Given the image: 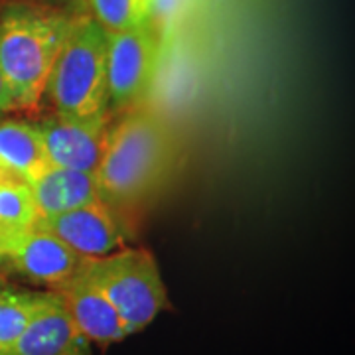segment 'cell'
Here are the masks:
<instances>
[{"mask_svg":"<svg viewBox=\"0 0 355 355\" xmlns=\"http://www.w3.org/2000/svg\"><path fill=\"white\" fill-rule=\"evenodd\" d=\"M71 16L34 2L8 0L0 8V69L16 111H36L53 64L64 48Z\"/></svg>","mask_w":355,"mask_h":355,"instance_id":"cell-1","label":"cell"},{"mask_svg":"<svg viewBox=\"0 0 355 355\" xmlns=\"http://www.w3.org/2000/svg\"><path fill=\"white\" fill-rule=\"evenodd\" d=\"M170 127L153 109L137 105L113 121L101 164L95 172L103 202L130 205L150 196L174 164Z\"/></svg>","mask_w":355,"mask_h":355,"instance_id":"cell-2","label":"cell"},{"mask_svg":"<svg viewBox=\"0 0 355 355\" xmlns=\"http://www.w3.org/2000/svg\"><path fill=\"white\" fill-rule=\"evenodd\" d=\"M46 95L58 114L93 116L111 111L107 91V32L91 14L71 16Z\"/></svg>","mask_w":355,"mask_h":355,"instance_id":"cell-3","label":"cell"},{"mask_svg":"<svg viewBox=\"0 0 355 355\" xmlns=\"http://www.w3.org/2000/svg\"><path fill=\"white\" fill-rule=\"evenodd\" d=\"M81 272L114 306L132 336L170 310L168 291L158 263L148 249L128 247L99 259H85Z\"/></svg>","mask_w":355,"mask_h":355,"instance_id":"cell-4","label":"cell"},{"mask_svg":"<svg viewBox=\"0 0 355 355\" xmlns=\"http://www.w3.org/2000/svg\"><path fill=\"white\" fill-rule=\"evenodd\" d=\"M158 55L160 38L150 24L107 32V91L111 111L132 109L148 95L158 69Z\"/></svg>","mask_w":355,"mask_h":355,"instance_id":"cell-5","label":"cell"},{"mask_svg":"<svg viewBox=\"0 0 355 355\" xmlns=\"http://www.w3.org/2000/svg\"><path fill=\"white\" fill-rule=\"evenodd\" d=\"M36 125L50 166L95 174L107 148L113 111L93 116L51 113Z\"/></svg>","mask_w":355,"mask_h":355,"instance_id":"cell-6","label":"cell"},{"mask_svg":"<svg viewBox=\"0 0 355 355\" xmlns=\"http://www.w3.org/2000/svg\"><path fill=\"white\" fill-rule=\"evenodd\" d=\"M0 261H6L14 272L46 291H55L73 279L85 263L83 257L38 225L8 231Z\"/></svg>","mask_w":355,"mask_h":355,"instance_id":"cell-7","label":"cell"},{"mask_svg":"<svg viewBox=\"0 0 355 355\" xmlns=\"http://www.w3.org/2000/svg\"><path fill=\"white\" fill-rule=\"evenodd\" d=\"M50 231L83 259H99L127 245V235L113 205L95 202L64 214L40 217L34 223Z\"/></svg>","mask_w":355,"mask_h":355,"instance_id":"cell-8","label":"cell"},{"mask_svg":"<svg viewBox=\"0 0 355 355\" xmlns=\"http://www.w3.org/2000/svg\"><path fill=\"white\" fill-rule=\"evenodd\" d=\"M50 292L58 296L65 312L73 320L77 330L87 338L91 345L107 349L109 345L123 342L130 336L114 306L81 272V268L73 279Z\"/></svg>","mask_w":355,"mask_h":355,"instance_id":"cell-9","label":"cell"},{"mask_svg":"<svg viewBox=\"0 0 355 355\" xmlns=\"http://www.w3.org/2000/svg\"><path fill=\"white\" fill-rule=\"evenodd\" d=\"M93 345L77 330L53 292L36 316L30 320L20 338L0 355H91Z\"/></svg>","mask_w":355,"mask_h":355,"instance_id":"cell-10","label":"cell"},{"mask_svg":"<svg viewBox=\"0 0 355 355\" xmlns=\"http://www.w3.org/2000/svg\"><path fill=\"white\" fill-rule=\"evenodd\" d=\"M40 217H50L81 205L101 202L97 178L91 172L48 166L30 182Z\"/></svg>","mask_w":355,"mask_h":355,"instance_id":"cell-11","label":"cell"},{"mask_svg":"<svg viewBox=\"0 0 355 355\" xmlns=\"http://www.w3.org/2000/svg\"><path fill=\"white\" fill-rule=\"evenodd\" d=\"M50 166L36 123L0 121V178L32 182Z\"/></svg>","mask_w":355,"mask_h":355,"instance_id":"cell-12","label":"cell"},{"mask_svg":"<svg viewBox=\"0 0 355 355\" xmlns=\"http://www.w3.org/2000/svg\"><path fill=\"white\" fill-rule=\"evenodd\" d=\"M48 298L46 292H32L0 282V354L12 345Z\"/></svg>","mask_w":355,"mask_h":355,"instance_id":"cell-13","label":"cell"},{"mask_svg":"<svg viewBox=\"0 0 355 355\" xmlns=\"http://www.w3.org/2000/svg\"><path fill=\"white\" fill-rule=\"evenodd\" d=\"M38 221V209L30 184L12 178H0V227L20 231Z\"/></svg>","mask_w":355,"mask_h":355,"instance_id":"cell-14","label":"cell"},{"mask_svg":"<svg viewBox=\"0 0 355 355\" xmlns=\"http://www.w3.org/2000/svg\"><path fill=\"white\" fill-rule=\"evenodd\" d=\"M91 16L107 32L148 24V0H87Z\"/></svg>","mask_w":355,"mask_h":355,"instance_id":"cell-15","label":"cell"},{"mask_svg":"<svg viewBox=\"0 0 355 355\" xmlns=\"http://www.w3.org/2000/svg\"><path fill=\"white\" fill-rule=\"evenodd\" d=\"M184 8V0H148V24L158 32L160 28L174 24Z\"/></svg>","mask_w":355,"mask_h":355,"instance_id":"cell-16","label":"cell"},{"mask_svg":"<svg viewBox=\"0 0 355 355\" xmlns=\"http://www.w3.org/2000/svg\"><path fill=\"white\" fill-rule=\"evenodd\" d=\"M16 111V105L12 101V95H10V89L6 85V79L4 73L0 69V114L2 113H12Z\"/></svg>","mask_w":355,"mask_h":355,"instance_id":"cell-17","label":"cell"},{"mask_svg":"<svg viewBox=\"0 0 355 355\" xmlns=\"http://www.w3.org/2000/svg\"><path fill=\"white\" fill-rule=\"evenodd\" d=\"M6 235H8V231L0 227V254H2V249H4V241H6Z\"/></svg>","mask_w":355,"mask_h":355,"instance_id":"cell-18","label":"cell"},{"mask_svg":"<svg viewBox=\"0 0 355 355\" xmlns=\"http://www.w3.org/2000/svg\"><path fill=\"white\" fill-rule=\"evenodd\" d=\"M67 2H73V0H67Z\"/></svg>","mask_w":355,"mask_h":355,"instance_id":"cell-19","label":"cell"}]
</instances>
